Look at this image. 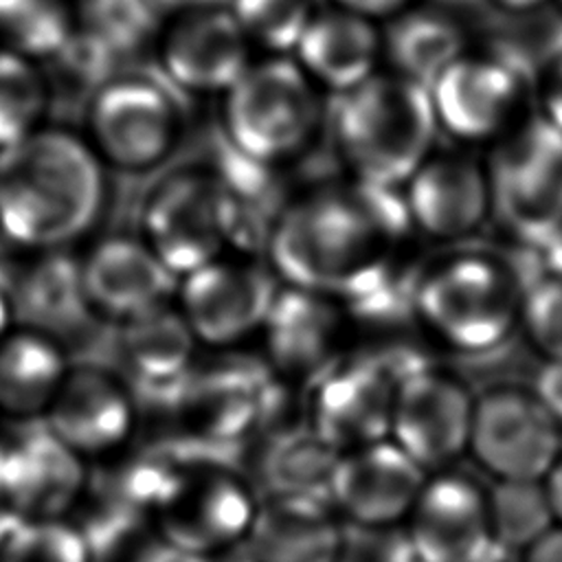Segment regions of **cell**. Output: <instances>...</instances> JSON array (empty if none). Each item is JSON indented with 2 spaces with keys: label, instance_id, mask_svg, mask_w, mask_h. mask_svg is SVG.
<instances>
[{
  "label": "cell",
  "instance_id": "30",
  "mask_svg": "<svg viewBox=\"0 0 562 562\" xmlns=\"http://www.w3.org/2000/svg\"><path fill=\"white\" fill-rule=\"evenodd\" d=\"M340 452L310 424L270 439L259 459V485L268 498H327Z\"/></svg>",
  "mask_w": 562,
  "mask_h": 562
},
{
  "label": "cell",
  "instance_id": "24",
  "mask_svg": "<svg viewBox=\"0 0 562 562\" xmlns=\"http://www.w3.org/2000/svg\"><path fill=\"white\" fill-rule=\"evenodd\" d=\"M86 483V459L64 446L46 426L9 443L4 507L15 518H66Z\"/></svg>",
  "mask_w": 562,
  "mask_h": 562
},
{
  "label": "cell",
  "instance_id": "49",
  "mask_svg": "<svg viewBox=\"0 0 562 562\" xmlns=\"http://www.w3.org/2000/svg\"><path fill=\"white\" fill-rule=\"evenodd\" d=\"M428 2H432V4H439V7H446V9H450V11H463V9H468V7H474V4H479V2H485V0H428Z\"/></svg>",
  "mask_w": 562,
  "mask_h": 562
},
{
  "label": "cell",
  "instance_id": "40",
  "mask_svg": "<svg viewBox=\"0 0 562 562\" xmlns=\"http://www.w3.org/2000/svg\"><path fill=\"white\" fill-rule=\"evenodd\" d=\"M325 2L345 11L358 13L362 18H369L378 24H384L397 13H402L404 9H408L411 4H415L417 0H325Z\"/></svg>",
  "mask_w": 562,
  "mask_h": 562
},
{
  "label": "cell",
  "instance_id": "47",
  "mask_svg": "<svg viewBox=\"0 0 562 562\" xmlns=\"http://www.w3.org/2000/svg\"><path fill=\"white\" fill-rule=\"evenodd\" d=\"M160 15H169L182 9H191V7H202V4H220V2H228V0H147Z\"/></svg>",
  "mask_w": 562,
  "mask_h": 562
},
{
  "label": "cell",
  "instance_id": "10",
  "mask_svg": "<svg viewBox=\"0 0 562 562\" xmlns=\"http://www.w3.org/2000/svg\"><path fill=\"white\" fill-rule=\"evenodd\" d=\"M393 351L340 356L310 382L307 424L338 452L389 439L400 382L424 362Z\"/></svg>",
  "mask_w": 562,
  "mask_h": 562
},
{
  "label": "cell",
  "instance_id": "4",
  "mask_svg": "<svg viewBox=\"0 0 562 562\" xmlns=\"http://www.w3.org/2000/svg\"><path fill=\"white\" fill-rule=\"evenodd\" d=\"M325 132L345 178L389 191L404 187L439 136L428 88L386 68L329 97Z\"/></svg>",
  "mask_w": 562,
  "mask_h": 562
},
{
  "label": "cell",
  "instance_id": "26",
  "mask_svg": "<svg viewBox=\"0 0 562 562\" xmlns=\"http://www.w3.org/2000/svg\"><path fill=\"white\" fill-rule=\"evenodd\" d=\"M9 296L15 327L57 340L92 316L83 294L79 257L66 250L31 252V259L13 270Z\"/></svg>",
  "mask_w": 562,
  "mask_h": 562
},
{
  "label": "cell",
  "instance_id": "38",
  "mask_svg": "<svg viewBox=\"0 0 562 562\" xmlns=\"http://www.w3.org/2000/svg\"><path fill=\"white\" fill-rule=\"evenodd\" d=\"M536 112L562 132V42L553 44L547 57L536 64Z\"/></svg>",
  "mask_w": 562,
  "mask_h": 562
},
{
  "label": "cell",
  "instance_id": "42",
  "mask_svg": "<svg viewBox=\"0 0 562 562\" xmlns=\"http://www.w3.org/2000/svg\"><path fill=\"white\" fill-rule=\"evenodd\" d=\"M134 562H215V558L191 553L156 538L154 542H149L145 549L136 553Z\"/></svg>",
  "mask_w": 562,
  "mask_h": 562
},
{
  "label": "cell",
  "instance_id": "1",
  "mask_svg": "<svg viewBox=\"0 0 562 562\" xmlns=\"http://www.w3.org/2000/svg\"><path fill=\"white\" fill-rule=\"evenodd\" d=\"M411 237L400 191L345 178L290 195L263 255L281 285L331 296L351 321H382L411 316Z\"/></svg>",
  "mask_w": 562,
  "mask_h": 562
},
{
  "label": "cell",
  "instance_id": "46",
  "mask_svg": "<svg viewBox=\"0 0 562 562\" xmlns=\"http://www.w3.org/2000/svg\"><path fill=\"white\" fill-rule=\"evenodd\" d=\"M15 327L11 296H9V279L0 277V340Z\"/></svg>",
  "mask_w": 562,
  "mask_h": 562
},
{
  "label": "cell",
  "instance_id": "18",
  "mask_svg": "<svg viewBox=\"0 0 562 562\" xmlns=\"http://www.w3.org/2000/svg\"><path fill=\"white\" fill-rule=\"evenodd\" d=\"M404 529L424 562H483L496 551L487 487L454 470L426 479Z\"/></svg>",
  "mask_w": 562,
  "mask_h": 562
},
{
  "label": "cell",
  "instance_id": "50",
  "mask_svg": "<svg viewBox=\"0 0 562 562\" xmlns=\"http://www.w3.org/2000/svg\"><path fill=\"white\" fill-rule=\"evenodd\" d=\"M551 4L558 9V13H560V18H562V0H551Z\"/></svg>",
  "mask_w": 562,
  "mask_h": 562
},
{
  "label": "cell",
  "instance_id": "6",
  "mask_svg": "<svg viewBox=\"0 0 562 562\" xmlns=\"http://www.w3.org/2000/svg\"><path fill=\"white\" fill-rule=\"evenodd\" d=\"M536 64L505 44H472L428 86L439 134L490 149L536 112Z\"/></svg>",
  "mask_w": 562,
  "mask_h": 562
},
{
  "label": "cell",
  "instance_id": "44",
  "mask_svg": "<svg viewBox=\"0 0 562 562\" xmlns=\"http://www.w3.org/2000/svg\"><path fill=\"white\" fill-rule=\"evenodd\" d=\"M553 522L562 525V454L558 457V461L551 465V470L547 472V476L540 481Z\"/></svg>",
  "mask_w": 562,
  "mask_h": 562
},
{
  "label": "cell",
  "instance_id": "3",
  "mask_svg": "<svg viewBox=\"0 0 562 562\" xmlns=\"http://www.w3.org/2000/svg\"><path fill=\"white\" fill-rule=\"evenodd\" d=\"M525 285L512 257L468 244L450 246L417 268L411 321L446 351L485 356L520 329Z\"/></svg>",
  "mask_w": 562,
  "mask_h": 562
},
{
  "label": "cell",
  "instance_id": "52",
  "mask_svg": "<svg viewBox=\"0 0 562 562\" xmlns=\"http://www.w3.org/2000/svg\"><path fill=\"white\" fill-rule=\"evenodd\" d=\"M338 562H347V560H342V558H340V560H338Z\"/></svg>",
  "mask_w": 562,
  "mask_h": 562
},
{
  "label": "cell",
  "instance_id": "15",
  "mask_svg": "<svg viewBox=\"0 0 562 562\" xmlns=\"http://www.w3.org/2000/svg\"><path fill=\"white\" fill-rule=\"evenodd\" d=\"M474 397L454 373L424 364L397 386L389 439L428 476L452 470L468 454Z\"/></svg>",
  "mask_w": 562,
  "mask_h": 562
},
{
  "label": "cell",
  "instance_id": "20",
  "mask_svg": "<svg viewBox=\"0 0 562 562\" xmlns=\"http://www.w3.org/2000/svg\"><path fill=\"white\" fill-rule=\"evenodd\" d=\"M178 408L184 430L206 443H233L248 437L270 413L272 378L246 360H217L191 369L182 380Z\"/></svg>",
  "mask_w": 562,
  "mask_h": 562
},
{
  "label": "cell",
  "instance_id": "36",
  "mask_svg": "<svg viewBox=\"0 0 562 562\" xmlns=\"http://www.w3.org/2000/svg\"><path fill=\"white\" fill-rule=\"evenodd\" d=\"M0 562H94L83 529L68 518H18L9 529Z\"/></svg>",
  "mask_w": 562,
  "mask_h": 562
},
{
  "label": "cell",
  "instance_id": "51",
  "mask_svg": "<svg viewBox=\"0 0 562 562\" xmlns=\"http://www.w3.org/2000/svg\"><path fill=\"white\" fill-rule=\"evenodd\" d=\"M483 562H494V558H490V560H483Z\"/></svg>",
  "mask_w": 562,
  "mask_h": 562
},
{
  "label": "cell",
  "instance_id": "37",
  "mask_svg": "<svg viewBox=\"0 0 562 562\" xmlns=\"http://www.w3.org/2000/svg\"><path fill=\"white\" fill-rule=\"evenodd\" d=\"M520 331L544 360H562V277H538L525 285Z\"/></svg>",
  "mask_w": 562,
  "mask_h": 562
},
{
  "label": "cell",
  "instance_id": "22",
  "mask_svg": "<svg viewBox=\"0 0 562 562\" xmlns=\"http://www.w3.org/2000/svg\"><path fill=\"white\" fill-rule=\"evenodd\" d=\"M81 283L92 316L125 323L173 299L178 279L138 235H110L79 257Z\"/></svg>",
  "mask_w": 562,
  "mask_h": 562
},
{
  "label": "cell",
  "instance_id": "29",
  "mask_svg": "<svg viewBox=\"0 0 562 562\" xmlns=\"http://www.w3.org/2000/svg\"><path fill=\"white\" fill-rule=\"evenodd\" d=\"M70 371L64 342L24 327L0 340V413L44 417Z\"/></svg>",
  "mask_w": 562,
  "mask_h": 562
},
{
  "label": "cell",
  "instance_id": "17",
  "mask_svg": "<svg viewBox=\"0 0 562 562\" xmlns=\"http://www.w3.org/2000/svg\"><path fill=\"white\" fill-rule=\"evenodd\" d=\"M428 474L391 439L340 452L327 501L342 522L364 531L404 525Z\"/></svg>",
  "mask_w": 562,
  "mask_h": 562
},
{
  "label": "cell",
  "instance_id": "27",
  "mask_svg": "<svg viewBox=\"0 0 562 562\" xmlns=\"http://www.w3.org/2000/svg\"><path fill=\"white\" fill-rule=\"evenodd\" d=\"M116 347L125 380L149 391H178L195 367L200 345L176 301L169 299L121 323Z\"/></svg>",
  "mask_w": 562,
  "mask_h": 562
},
{
  "label": "cell",
  "instance_id": "34",
  "mask_svg": "<svg viewBox=\"0 0 562 562\" xmlns=\"http://www.w3.org/2000/svg\"><path fill=\"white\" fill-rule=\"evenodd\" d=\"M257 55H292L303 37L318 0H228Z\"/></svg>",
  "mask_w": 562,
  "mask_h": 562
},
{
  "label": "cell",
  "instance_id": "21",
  "mask_svg": "<svg viewBox=\"0 0 562 562\" xmlns=\"http://www.w3.org/2000/svg\"><path fill=\"white\" fill-rule=\"evenodd\" d=\"M349 323L340 301L281 285L261 329L268 367L285 378L312 382L342 356Z\"/></svg>",
  "mask_w": 562,
  "mask_h": 562
},
{
  "label": "cell",
  "instance_id": "11",
  "mask_svg": "<svg viewBox=\"0 0 562 562\" xmlns=\"http://www.w3.org/2000/svg\"><path fill=\"white\" fill-rule=\"evenodd\" d=\"M279 288L266 261L224 252L178 279L173 301L200 347L228 351L261 336Z\"/></svg>",
  "mask_w": 562,
  "mask_h": 562
},
{
  "label": "cell",
  "instance_id": "25",
  "mask_svg": "<svg viewBox=\"0 0 562 562\" xmlns=\"http://www.w3.org/2000/svg\"><path fill=\"white\" fill-rule=\"evenodd\" d=\"M342 520L327 498L263 496L244 547L252 562H338Z\"/></svg>",
  "mask_w": 562,
  "mask_h": 562
},
{
  "label": "cell",
  "instance_id": "23",
  "mask_svg": "<svg viewBox=\"0 0 562 562\" xmlns=\"http://www.w3.org/2000/svg\"><path fill=\"white\" fill-rule=\"evenodd\" d=\"M292 57L327 97L342 94L384 68L382 24L321 2Z\"/></svg>",
  "mask_w": 562,
  "mask_h": 562
},
{
  "label": "cell",
  "instance_id": "32",
  "mask_svg": "<svg viewBox=\"0 0 562 562\" xmlns=\"http://www.w3.org/2000/svg\"><path fill=\"white\" fill-rule=\"evenodd\" d=\"M46 108L48 83L37 61L0 46V149L44 125Z\"/></svg>",
  "mask_w": 562,
  "mask_h": 562
},
{
  "label": "cell",
  "instance_id": "31",
  "mask_svg": "<svg viewBox=\"0 0 562 562\" xmlns=\"http://www.w3.org/2000/svg\"><path fill=\"white\" fill-rule=\"evenodd\" d=\"M75 31L66 0H0V46L22 57L53 59Z\"/></svg>",
  "mask_w": 562,
  "mask_h": 562
},
{
  "label": "cell",
  "instance_id": "43",
  "mask_svg": "<svg viewBox=\"0 0 562 562\" xmlns=\"http://www.w3.org/2000/svg\"><path fill=\"white\" fill-rule=\"evenodd\" d=\"M522 562H562V525H553L522 551Z\"/></svg>",
  "mask_w": 562,
  "mask_h": 562
},
{
  "label": "cell",
  "instance_id": "2",
  "mask_svg": "<svg viewBox=\"0 0 562 562\" xmlns=\"http://www.w3.org/2000/svg\"><path fill=\"white\" fill-rule=\"evenodd\" d=\"M105 165L83 134L40 125L0 149V237L22 250H64L99 222Z\"/></svg>",
  "mask_w": 562,
  "mask_h": 562
},
{
  "label": "cell",
  "instance_id": "41",
  "mask_svg": "<svg viewBox=\"0 0 562 562\" xmlns=\"http://www.w3.org/2000/svg\"><path fill=\"white\" fill-rule=\"evenodd\" d=\"M384 540L375 551V562H424L411 542L406 529H386Z\"/></svg>",
  "mask_w": 562,
  "mask_h": 562
},
{
  "label": "cell",
  "instance_id": "9",
  "mask_svg": "<svg viewBox=\"0 0 562 562\" xmlns=\"http://www.w3.org/2000/svg\"><path fill=\"white\" fill-rule=\"evenodd\" d=\"M138 237L176 279L231 252L215 167L184 165L165 173L143 200Z\"/></svg>",
  "mask_w": 562,
  "mask_h": 562
},
{
  "label": "cell",
  "instance_id": "8",
  "mask_svg": "<svg viewBox=\"0 0 562 562\" xmlns=\"http://www.w3.org/2000/svg\"><path fill=\"white\" fill-rule=\"evenodd\" d=\"M494 217L520 244L562 231V132L538 112L485 149Z\"/></svg>",
  "mask_w": 562,
  "mask_h": 562
},
{
  "label": "cell",
  "instance_id": "45",
  "mask_svg": "<svg viewBox=\"0 0 562 562\" xmlns=\"http://www.w3.org/2000/svg\"><path fill=\"white\" fill-rule=\"evenodd\" d=\"M487 4H492L496 11L505 13V15H531L536 11H540L542 7L551 4V0H485Z\"/></svg>",
  "mask_w": 562,
  "mask_h": 562
},
{
  "label": "cell",
  "instance_id": "13",
  "mask_svg": "<svg viewBox=\"0 0 562 562\" xmlns=\"http://www.w3.org/2000/svg\"><path fill=\"white\" fill-rule=\"evenodd\" d=\"M156 70L184 97H222L252 64L255 48L226 2L160 18Z\"/></svg>",
  "mask_w": 562,
  "mask_h": 562
},
{
  "label": "cell",
  "instance_id": "28",
  "mask_svg": "<svg viewBox=\"0 0 562 562\" xmlns=\"http://www.w3.org/2000/svg\"><path fill=\"white\" fill-rule=\"evenodd\" d=\"M384 68L430 86L474 42L457 11L417 0L382 24Z\"/></svg>",
  "mask_w": 562,
  "mask_h": 562
},
{
  "label": "cell",
  "instance_id": "14",
  "mask_svg": "<svg viewBox=\"0 0 562 562\" xmlns=\"http://www.w3.org/2000/svg\"><path fill=\"white\" fill-rule=\"evenodd\" d=\"M259 503L255 485L226 465L187 463L178 485L154 514L158 538L215 558L244 544Z\"/></svg>",
  "mask_w": 562,
  "mask_h": 562
},
{
  "label": "cell",
  "instance_id": "39",
  "mask_svg": "<svg viewBox=\"0 0 562 562\" xmlns=\"http://www.w3.org/2000/svg\"><path fill=\"white\" fill-rule=\"evenodd\" d=\"M531 391L549 415L562 426V360H544Z\"/></svg>",
  "mask_w": 562,
  "mask_h": 562
},
{
  "label": "cell",
  "instance_id": "33",
  "mask_svg": "<svg viewBox=\"0 0 562 562\" xmlns=\"http://www.w3.org/2000/svg\"><path fill=\"white\" fill-rule=\"evenodd\" d=\"M496 549L525 551L555 522L542 483L494 481L487 487Z\"/></svg>",
  "mask_w": 562,
  "mask_h": 562
},
{
  "label": "cell",
  "instance_id": "48",
  "mask_svg": "<svg viewBox=\"0 0 562 562\" xmlns=\"http://www.w3.org/2000/svg\"><path fill=\"white\" fill-rule=\"evenodd\" d=\"M7 459H9V443H0V505H4V483H7Z\"/></svg>",
  "mask_w": 562,
  "mask_h": 562
},
{
  "label": "cell",
  "instance_id": "16",
  "mask_svg": "<svg viewBox=\"0 0 562 562\" xmlns=\"http://www.w3.org/2000/svg\"><path fill=\"white\" fill-rule=\"evenodd\" d=\"M413 235L468 244L494 217L485 160L470 149H435L400 189Z\"/></svg>",
  "mask_w": 562,
  "mask_h": 562
},
{
  "label": "cell",
  "instance_id": "35",
  "mask_svg": "<svg viewBox=\"0 0 562 562\" xmlns=\"http://www.w3.org/2000/svg\"><path fill=\"white\" fill-rule=\"evenodd\" d=\"M75 18L79 31L123 57L154 42L162 15L147 0H79Z\"/></svg>",
  "mask_w": 562,
  "mask_h": 562
},
{
  "label": "cell",
  "instance_id": "5",
  "mask_svg": "<svg viewBox=\"0 0 562 562\" xmlns=\"http://www.w3.org/2000/svg\"><path fill=\"white\" fill-rule=\"evenodd\" d=\"M329 97L292 55H257L220 97L224 145L237 156L281 169L321 138Z\"/></svg>",
  "mask_w": 562,
  "mask_h": 562
},
{
  "label": "cell",
  "instance_id": "19",
  "mask_svg": "<svg viewBox=\"0 0 562 562\" xmlns=\"http://www.w3.org/2000/svg\"><path fill=\"white\" fill-rule=\"evenodd\" d=\"M44 426L86 461L110 457L136 428V397L130 382L108 369L70 367L44 413Z\"/></svg>",
  "mask_w": 562,
  "mask_h": 562
},
{
  "label": "cell",
  "instance_id": "12",
  "mask_svg": "<svg viewBox=\"0 0 562 562\" xmlns=\"http://www.w3.org/2000/svg\"><path fill=\"white\" fill-rule=\"evenodd\" d=\"M468 454L492 481L540 483L562 454V426L531 389L498 384L474 397Z\"/></svg>",
  "mask_w": 562,
  "mask_h": 562
},
{
  "label": "cell",
  "instance_id": "7",
  "mask_svg": "<svg viewBox=\"0 0 562 562\" xmlns=\"http://www.w3.org/2000/svg\"><path fill=\"white\" fill-rule=\"evenodd\" d=\"M187 130V97L158 70H119L90 94L83 136L105 167L147 173L171 160Z\"/></svg>",
  "mask_w": 562,
  "mask_h": 562
}]
</instances>
